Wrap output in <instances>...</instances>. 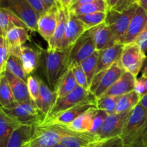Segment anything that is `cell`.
Wrapping results in <instances>:
<instances>
[{
	"mask_svg": "<svg viewBox=\"0 0 147 147\" xmlns=\"http://www.w3.org/2000/svg\"><path fill=\"white\" fill-rule=\"evenodd\" d=\"M29 147H40V146H37V145L36 144H32L30 143V146H29Z\"/></svg>",
	"mask_w": 147,
	"mask_h": 147,
	"instance_id": "54",
	"label": "cell"
},
{
	"mask_svg": "<svg viewBox=\"0 0 147 147\" xmlns=\"http://www.w3.org/2000/svg\"><path fill=\"white\" fill-rule=\"evenodd\" d=\"M0 104L1 108L4 110L12 109L19 104L4 73L0 74Z\"/></svg>",
	"mask_w": 147,
	"mask_h": 147,
	"instance_id": "28",
	"label": "cell"
},
{
	"mask_svg": "<svg viewBox=\"0 0 147 147\" xmlns=\"http://www.w3.org/2000/svg\"><path fill=\"white\" fill-rule=\"evenodd\" d=\"M90 92L80 86H77L72 92L63 98H57L55 103L45 117L44 121H50L59 113L73 107L86 98ZM43 121V122H44Z\"/></svg>",
	"mask_w": 147,
	"mask_h": 147,
	"instance_id": "8",
	"label": "cell"
},
{
	"mask_svg": "<svg viewBox=\"0 0 147 147\" xmlns=\"http://www.w3.org/2000/svg\"><path fill=\"white\" fill-rule=\"evenodd\" d=\"M123 44L117 43L109 48L98 51L99 58L96 75L108 70L114 63L119 62L123 52Z\"/></svg>",
	"mask_w": 147,
	"mask_h": 147,
	"instance_id": "19",
	"label": "cell"
},
{
	"mask_svg": "<svg viewBox=\"0 0 147 147\" xmlns=\"http://www.w3.org/2000/svg\"><path fill=\"white\" fill-rule=\"evenodd\" d=\"M141 73H142V77L147 78V56H146L144 60V63L143 65H142V70H141Z\"/></svg>",
	"mask_w": 147,
	"mask_h": 147,
	"instance_id": "50",
	"label": "cell"
},
{
	"mask_svg": "<svg viewBox=\"0 0 147 147\" xmlns=\"http://www.w3.org/2000/svg\"><path fill=\"white\" fill-rule=\"evenodd\" d=\"M147 26V12L142 7H138L134 15L127 32L125 34L121 43L123 45L134 42L138 36Z\"/></svg>",
	"mask_w": 147,
	"mask_h": 147,
	"instance_id": "15",
	"label": "cell"
},
{
	"mask_svg": "<svg viewBox=\"0 0 147 147\" xmlns=\"http://www.w3.org/2000/svg\"><path fill=\"white\" fill-rule=\"evenodd\" d=\"M37 14L38 19L49 9L42 0H27Z\"/></svg>",
	"mask_w": 147,
	"mask_h": 147,
	"instance_id": "43",
	"label": "cell"
},
{
	"mask_svg": "<svg viewBox=\"0 0 147 147\" xmlns=\"http://www.w3.org/2000/svg\"><path fill=\"white\" fill-rule=\"evenodd\" d=\"M56 100L57 95L55 92L53 91L42 80H40V96L36 102V105L45 116H47L48 115L55 103Z\"/></svg>",
	"mask_w": 147,
	"mask_h": 147,
	"instance_id": "26",
	"label": "cell"
},
{
	"mask_svg": "<svg viewBox=\"0 0 147 147\" xmlns=\"http://www.w3.org/2000/svg\"><path fill=\"white\" fill-rule=\"evenodd\" d=\"M10 55L11 53L5 37L0 36V74L6 71L7 62Z\"/></svg>",
	"mask_w": 147,
	"mask_h": 147,
	"instance_id": "40",
	"label": "cell"
},
{
	"mask_svg": "<svg viewBox=\"0 0 147 147\" xmlns=\"http://www.w3.org/2000/svg\"><path fill=\"white\" fill-rule=\"evenodd\" d=\"M42 53L40 47L38 50L27 45L22 47L20 59L22 63L24 71L28 76H30L37 70L41 58Z\"/></svg>",
	"mask_w": 147,
	"mask_h": 147,
	"instance_id": "23",
	"label": "cell"
},
{
	"mask_svg": "<svg viewBox=\"0 0 147 147\" xmlns=\"http://www.w3.org/2000/svg\"><path fill=\"white\" fill-rule=\"evenodd\" d=\"M53 147H65V146H63V145H62L61 144H57V145H55V146H53Z\"/></svg>",
	"mask_w": 147,
	"mask_h": 147,
	"instance_id": "56",
	"label": "cell"
},
{
	"mask_svg": "<svg viewBox=\"0 0 147 147\" xmlns=\"http://www.w3.org/2000/svg\"><path fill=\"white\" fill-rule=\"evenodd\" d=\"M58 5L49 9L38 19L37 32L42 37L49 42L53 37L58 22Z\"/></svg>",
	"mask_w": 147,
	"mask_h": 147,
	"instance_id": "13",
	"label": "cell"
},
{
	"mask_svg": "<svg viewBox=\"0 0 147 147\" xmlns=\"http://www.w3.org/2000/svg\"><path fill=\"white\" fill-rule=\"evenodd\" d=\"M134 42L139 46L142 53L146 55L147 51V26L138 36Z\"/></svg>",
	"mask_w": 147,
	"mask_h": 147,
	"instance_id": "44",
	"label": "cell"
},
{
	"mask_svg": "<svg viewBox=\"0 0 147 147\" xmlns=\"http://www.w3.org/2000/svg\"><path fill=\"white\" fill-rule=\"evenodd\" d=\"M34 126L22 125L16 129L9 141L7 147H29Z\"/></svg>",
	"mask_w": 147,
	"mask_h": 147,
	"instance_id": "27",
	"label": "cell"
},
{
	"mask_svg": "<svg viewBox=\"0 0 147 147\" xmlns=\"http://www.w3.org/2000/svg\"><path fill=\"white\" fill-rule=\"evenodd\" d=\"M118 1L119 0H106V2H107L108 6H109V9H113L116 6V4H117Z\"/></svg>",
	"mask_w": 147,
	"mask_h": 147,
	"instance_id": "52",
	"label": "cell"
},
{
	"mask_svg": "<svg viewBox=\"0 0 147 147\" xmlns=\"http://www.w3.org/2000/svg\"><path fill=\"white\" fill-rule=\"evenodd\" d=\"M58 22L56 27L55 32L53 37L48 42V48L50 50H63L65 36L66 27H67V20L69 16L68 9H64L58 4Z\"/></svg>",
	"mask_w": 147,
	"mask_h": 147,
	"instance_id": "17",
	"label": "cell"
},
{
	"mask_svg": "<svg viewBox=\"0 0 147 147\" xmlns=\"http://www.w3.org/2000/svg\"><path fill=\"white\" fill-rule=\"evenodd\" d=\"M93 109L88 111L81 116L76 118L70 123L63 125H65L70 130L74 131L90 132L93 125V114H92Z\"/></svg>",
	"mask_w": 147,
	"mask_h": 147,
	"instance_id": "30",
	"label": "cell"
},
{
	"mask_svg": "<svg viewBox=\"0 0 147 147\" xmlns=\"http://www.w3.org/2000/svg\"><path fill=\"white\" fill-rule=\"evenodd\" d=\"M27 85L31 100L36 104L40 96V80L36 76L30 75L27 78Z\"/></svg>",
	"mask_w": 147,
	"mask_h": 147,
	"instance_id": "39",
	"label": "cell"
},
{
	"mask_svg": "<svg viewBox=\"0 0 147 147\" xmlns=\"http://www.w3.org/2000/svg\"><path fill=\"white\" fill-rule=\"evenodd\" d=\"M14 27H23L27 29L26 24L19 18L11 9L1 7L0 9V30L1 36L5 37L7 33ZM28 30V29H27Z\"/></svg>",
	"mask_w": 147,
	"mask_h": 147,
	"instance_id": "25",
	"label": "cell"
},
{
	"mask_svg": "<svg viewBox=\"0 0 147 147\" xmlns=\"http://www.w3.org/2000/svg\"><path fill=\"white\" fill-rule=\"evenodd\" d=\"M96 108H97V98L93 93H90L89 96L83 101L57 114L50 121L44 122H53V123H58L61 124H67L75 120L76 118L87 112L88 111Z\"/></svg>",
	"mask_w": 147,
	"mask_h": 147,
	"instance_id": "11",
	"label": "cell"
},
{
	"mask_svg": "<svg viewBox=\"0 0 147 147\" xmlns=\"http://www.w3.org/2000/svg\"><path fill=\"white\" fill-rule=\"evenodd\" d=\"M138 7L139 5L134 3L130 7L122 11L109 9L106 12L105 23L111 30L118 43H121Z\"/></svg>",
	"mask_w": 147,
	"mask_h": 147,
	"instance_id": "3",
	"label": "cell"
},
{
	"mask_svg": "<svg viewBox=\"0 0 147 147\" xmlns=\"http://www.w3.org/2000/svg\"><path fill=\"white\" fill-rule=\"evenodd\" d=\"M144 147H147V142H146V143L145 144V145H144Z\"/></svg>",
	"mask_w": 147,
	"mask_h": 147,
	"instance_id": "57",
	"label": "cell"
},
{
	"mask_svg": "<svg viewBox=\"0 0 147 147\" xmlns=\"http://www.w3.org/2000/svg\"><path fill=\"white\" fill-rule=\"evenodd\" d=\"M96 1V0H73L71 5H70V8H69V10L74 9L80 7V6L88 4V3L91 2V1Z\"/></svg>",
	"mask_w": 147,
	"mask_h": 147,
	"instance_id": "47",
	"label": "cell"
},
{
	"mask_svg": "<svg viewBox=\"0 0 147 147\" xmlns=\"http://www.w3.org/2000/svg\"><path fill=\"white\" fill-rule=\"evenodd\" d=\"M6 70L27 83L29 76L24 71L22 63L19 57H16L13 55H10L7 62Z\"/></svg>",
	"mask_w": 147,
	"mask_h": 147,
	"instance_id": "33",
	"label": "cell"
},
{
	"mask_svg": "<svg viewBox=\"0 0 147 147\" xmlns=\"http://www.w3.org/2000/svg\"><path fill=\"white\" fill-rule=\"evenodd\" d=\"M76 16L85 24L88 30H89L105 22L106 19V12H96Z\"/></svg>",
	"mask_w": 147,
	"mask_h": 147,
	"instance_id": "35",
	"label": "cell"
},
{
	"mask_svg": "<svg viewBox=\"0 0 147 147\" xmlns=\"http://www.w3.org/2000/svg\"><path fill=\"white\" fill-rule=\"evenodd\" d=\"M147 142V119L129 147H144Z\"/></svg>",
	"mask_w": 147,
	"mask_h": 147,
	"instance_id": "42",
	"label": "cell"
},
{
	"mask_svg": "<svg viewBox=\"0 0 147 147\" xmlns=\"http://www.w3.org/2000/svg\"><path fill=\"white\" fill-rule=\"evenodd\" d=\"M119 99L118 96H102L97 98V109L105 111L109 114L116 113Z\"/></svg>",
	"mask_w": 147,
	"mask_h": 147,
	"instance_id": "36",
	"label": "cell"
},
{
	"mask_svg": "<svg viewBox=\"0 0 147 147\" xmlns=\"http://www.w3.org/2000/svg\"><path fill=\"white\" fill-rule=\"evenodd\" d=\"M130 110L123 113H114L108 115L98 136L101 140L120 136L123 127L132 113Z\"/></svg>",
	"mask_w": 147,
	"mask_h": 147,
	"instance_id": "10",
	"label": "cell"
},
{
	"mask_svg": "<svg viewBox=\"0 0 147 147\" xmlns=\"http://www.w3.org/2000/svg\"></svg>",
	"mask_w": 147,
	"mask_h": 147,
	"instance_id": "60",
	"label": "cell"
},
{
	"mask_svg": "<svg viewBox=\"0 0 147 147\" xmlns=\"http://www.w3.org/2000/svg\"><path fill=\"white\" fill-rule=\"evenodd\" d=\"M136 4H137L139 7H142V8L147 12V0H139Z\"/></svg>",
	"mask_w": 147,
	"mask_h": 147,
	"instance_id": "51",
	"label": "cell"
},
{
	"mask_svg": "<svg viewBox=\"0 0 147 147\" xmlns=\"http://www.w3.org/2000/svg\"><path fill=\"white\" fill-rule=\"evenodd\" d=\"M88 31L95 42L96 51L106 50L118 43L111 30L105 22Z\"/></svg>",
	"mask_w": 147,
	"mask_h": 147,
	"instance_id": "16",
	"label": "cell"
},
{
	"mask_svg": "<svg viewBox=\"0 0 147 147\" xmlns=\"http://www.w3.org/2000/svg\"><path fill=\"white\" fill-rule=\"evenodd\" d=\"M146 55L135 42L124 45L119 62L126 72L137 78L141 73Z\"/></svg>",
	"mask_w": 147,
	"mask_h": 147,
	"instance_id": "7",
	"label": "cell"
},
{
	"mask_svg": "<svg viewBox=\"0 0 147 147\" xmlns=\"http://www.w3.org/2000/svg\"><path fill=\"white\" fill-rule=\"evenodd\" d=\"M72 1H73V0H60L59 4L64 9H69L72 4Z\"/></svg>",
	"mask_w": 147,
	"mask_h": 147,
	"instance_id": "49",
	"label": "cell"
},
{
	"mask_svg": "<svg viewBox=\"0 0 147 147\" xmlns=\"http://www.w3.org/2000/svg\"><path fill=\"white\" fill-rule=\"evenodd\" d=\"M145 86H146V91L147 93V78H145Z\"/></svg>",
	"mask_w": 147,
	"mask_h": 147,
	"instance_id": "55",
	"label": "cell"
},
{
	"mask_svg": "<svg viewBox=\"0 0 147 147\" xmlns=\"http://www.w3.org/2000/svg\"><path fill=\"white\" fill-rule=\"evenodd\" d=\"M77 86H78V85L75 78L73 70L71 68H69L61 78L55 90H54L57 95V98L65 97L73 91Z\"/></svg>",
	"mask_w": 147,
	"mask_h": 147,
	"instance_id": "29",
	"label": "cell"
},
{
	"mask_svg": "<svg viewBox=\"0 0 147 147\" xmlns=\"http://www.w3.org/2000/svg\"><path fill=\"white\" fill-rule=\"evenodd\" d=\"M100 140L101 139L98 134L91 132L74 131L67 128L62 136L60 144L65 147H86Z\"/></svg>",
	"mask_w": 147,
	"mask_h": 147,
	"instance_id": "14",
	"label": "cell"
},
{
	"mask_svg": "<svg viewBox=\"0 0 147 147\" xmlns=\"http://www.w3.org/2000/svg\"><path fill=\"white\" fill-rule=\"evenodd\" d=\"M140 103L142 106H143L144 107H145L146 109H147V93L145 96H144L143 97L141 98V100H140Z\"/></svg>",
	"mask_w": 147,
	"mask_h": 147,
	"instance_id": "53",
	"label": "cell"
},
{
	"mask_svg": "<svg viewBox=\"0 0 147 147\" xmlns=\"http://www.w3.org/2000/svg\"><path fill=\"white\" fill-rule=\"evenodd\" d=\"M134 3L135 0H119L117 4L113 9L115 10H117V11H122L130 7Z\"/></svg>",
	"mask_w": 147,
	"mask_h": 147,
	"instance_id": "46",
	"label": "cell"
},
{
	"mask_svg": "<svg viewBox=\"0 0 147 147\" xmlns=\"http://www.w3.org/2000/svg\"><path fill=\"white\" fill-rule=\"evenodd\" d=\"M86 147H125L123 139L121 136L110 138L98 141Z\"/></svg>",
	"mask_w": 147,
	"mask_h": 147,
	"instance_id": "41",
	"label": "cell"
},
{
	"mask_svg": "<svg viewBox=\"0 0 147 147\" xmlns=\"http://www.w3.org/2000/svg\"><path fill=\"white\" fill-rule=\"evenodd\" d=\"M134 90L141 96V98H142L146 94V86H145V78L141 76V77L136 78Z\"/></svg>",
	"mask_w": 147,
	"mask_h": 147,
	"instance_id": "45",
	"label": "cell"
},
{
	"mask_svg": "<svg viewBox=\"0 0 147 147\" xmlns=\"http://www.w3.org/2000/svg\"><path fill=\"white\" fill-rule=\"evenodd\" d=\"M126 72L120 62L114 63L108 70L96 74L90 86L89 91L96 98L104 95L108 90Z\"/></svg>",
	"mask_w": 147,
	"mask_h": 147,
	"instance_id": "4",
	"label": "cell"
},
{
	"mask_svg": "<svg viewBox=\"0 0 147 147\" xmlns=\"http://www.w3.org/2000/svg\"><path fill=\"white\" fill-rule=\"evenodd\" d=\"M139 1V0H135V3H137Z\"/></svg>",
	"mask_w": 147,
	"mask_h": 147,
	"instance_id": "58",
	"label": "cell"
},
{
	"mask_svg": "<svg viewBox=\"0 0 147 147\" xmlns=\"http://www.w3.org/2000/svg\"><path fill=\"white\" fill-rule=\"evenodd\" d=\"M96 51L93 37L89 31H86L72 47L70 54V65L73 63L80 64Z\"/></svg>",
	"mask_w": 147,
	"mask_h": 147,
	"instance_id": "12",
	"label": "cell"
},
{
	"mask_svg": "<svg viewBox=\"0 0 147 147\" xmlns=\"http://www.w3.org/2000/svg\"><path fill=\"white\" fill-rule=\"evenodd\" d=\"M141 96L135 90L119 97L116 113H123L133 110L141 100Z\"/></svg>",
	"mask_w": 147,
	"mask_h": 147,
	"instance_id": "32",
	"label": "cell"
},
{
	"mask_svg": "<svg viewBox=\"0 0 147 147\" xmlns=\"http://www.w3.org/2000/svg\"><path fill=\"white\" fill-rule=\"evenodd\" d=\"M70 68H71V70H73V73L74 74L75 78H76L78 85L86 89V90H89L90 86H89V83L88 82L86 73L83 71L80 65L76 63H73L70 65Z\"/></svg>",
	"mask_w": 147,
	"mask_h": 147,
	"instance_id": "38",
	"label": "cell"
},
{
	"mask_svg": "<svg viewBox=\"0 0 147 147\" xmlns=\"http://www.w3.org/2000/svg\"><path fill=\"white\" fill-rule=\"evenodd\" d=\"M92 114H93V125L90 132L98 135L109 113L105 111L96 108L93 109Z\"/></svg>",
	"mask_w": 147,
	"mask_h": 147,
	"instance_id": "37",
	"label": "cell"
},
{
	"mask_svg": "<svg viewBox=\"0 0 147 147\" xmlns=\"http://www.w3.org/2000/svg\"><path fill=\"white\" fill-rule=\"evenodd\" d=\"M29 30L23 27H14L7 33L5 37L11 55L20 58L22 47L30 40Z\"/></svg>",
	"mask_w": 147,
	"mask_h": 147,
	"instance_id": "20",
	"label": "cell"
},
{
	"mask_svg": "<svg viewBox=\"0 0 147 147\" xmlns=\"http://www.w3.org/2000/svg\"><path fill=\"white\" fill-rule=\"evenodd\" d=\"M136 78H137L131 73L126 71L103 96L120 97L133 91L135 88Z\"/></svg>",
	"mask_w": 147,
	"mask_h": 147,
	"instance_id": "22",
	"label": "cell"
},
{
	"mask_svg": "<svg viewBox=\"0 0 147 147\" xmlns=\"http://www.w3.org/2000/svg\"><path fill=\"white\" fill-rule=\"evenodd\" d=\"M4 73L17 103H25L33 102L29 94L27 83L14 76L7 70H6Z\"/></svg>",
	"mask_w": 147,
	"mask_h": 147,
	"instance_id": "24",
	"label": "cell"
},
{
	"mask_svg": "<svg viewBox=\"0 0 147 147\" xmlns=\"http://www.w3.org/2000/svg\"><path fill=\"white\" fill-rule=\"evenodd\" d=\"M6 6L26 24L28 30L37 32L38 17L27 0H5Z\"/></svg>",
	"mask_w": 147,
	"mask_h": 147,
	"instance_id": "9",
	"label": "cell"
},
{
	"mask_svg": "<svg viewBox=\"0 0 147 147\" xmlns=\"http://www.w3.org/2000/svg\"><path fill=\"white\" fill-rule=\"evenodd\" d=\"M66 129V126L61 123L42 122L34 126L30 143L40 147H53L60 144Z\"/></svg>",
	"mask_w": 147,
	"mask_h": 147,
	"instance_id": "2",
	"label": "cell"
},
{
	"mask_svg": "<svg viewBox=\"0 0 147 147\" xmlns=\"http://www.w3.org/2000/svg\"><path fill=\"white\" fill-rule=\"evenodd\" d=\"M21 126L18 121L0 109V147H7L12 134Z\"/></svg>",
	"mask_w": 147,
	"mask_h": 147,
	"instance_id": "21",
	"label": "cell"
},
{
	"mask_svg": "<svg viewBox=\"0 0 147 147\" xmlns=\"http://www.w3.org/2000/svg\"><path fill=\"white\" fill-rule=\"evenodd\" d=\"M86 31H88V29L85 24L74 14L69 11L65 36L63 43V50L73 47L75 42Z\"/></svg>",
	"mask_w": 147,
	"mask_h": 147,
	"instance_id": "18",
	"label": "cell"
},
{
	"mask_svg": "<svg viewBox=\"0 0 147 147\" xmlns=\"http://www.w3.org/2000/svg\"><path fill=\"white\" fill-rule=\"evenodd\" d=\"M57 1H58V3H59V1H60V0H57Z\"/></svg>",
	"mask_w": 147,
	"mask_h": 147,
	"instance_id": "59",
	"label": "cell"
},
{
	"mask_svg": "<svg viewBox=\"0 0 147 147\" xmlns=\"http://www.w3.org/2000/svg\"><path fill=\"white\" fill-rule=\"evenodd\" d=\"M147 119V109L139 103L132 111L131 116L123 127L121 137L125 147H129L136 134L143 126Z\"/></svg>",
	"mask_w": 147,
	"mask_h": 147,
	"instance_id": "6",
	"label": "cell"
},
{
	"mask_svg": "<svg viewBox=\"0 0 147 147\" xmlns=\"http://www.w3.org/2000/svg\"><path fill=\"white\" fill-rule=\"evenodd\" d=\"M108 10L109 6L106 0H96L80 6L74 9L69 10V11L75 15H83L96 12H107Z\"/></svg>",
	"mask_w": 147,
	"mask_h": 147,
	"instance_id": "31",
	"label": "cell"
},
{
	"mask_svg": "<svg viewBox=\"0 0 147 147\" xmlns=\"http://www.w3.org/2000/svg\"><path fill=\"white\" fill-rule=\"evenodd\" d=\"M72 47L61 50H50L40 47L47 83L55 90L63 75L70 68V54Z\"/></svg>",
	"mask_w": 147,
	"mask_h": 147,
	"instance_id": "1",
	"label": "cell"
},
{
	"mask_svg": "<svg viewBox=\"0 0 147 147\" xmlns=\"http://www.w3.org/2000/svg\"><path fill=\"white\" fill-rule=\"evenodd\" d=\"M98 58L99 52L96 51L93 55H91L90 57H88L87 59L83 60L80 64L81 67L83 68V71L86 73V77H87L88 79V82L89 83V86H90L93 78L96 76Z\"/></svg>",
	"mask_w": 147,
	"mask_h": 147,
	"instance_id": "34",
	"label": "cell"
},
{
	"mask_svg": "<svg viewBox=\"0 0 147 147\" xmlns=\"http://www.w3.org/2000/svg\"><path fill=\"white\" fill-rule=\"evenodd\" d=\"M42 1L45 3V4L47 6L48 9L52 8L55 6H57L59 4L57 0H42Z\"/></svg>",
	"mask_w": 147,
	"mask_h": 147,
	"instance_id": "48",
	"label": "cell"
},
{
	"mask_svg": "<svg viewBox=\"0 0 147 147\" xmlns=\"http://www.w3.org/2000/svg\"><path fill=\"white\" fill-rule=\"evenodd\" d=\"M4 111L18 121L22 125L27 126H35L40 124L46 117L34 102L19 103L14 109L4 110Z\"/></svg>",
	"mask_w": 147,
	"mask_h": 147,
	"instance_id": "5",
	"label": "cell"
}]
</instances>
